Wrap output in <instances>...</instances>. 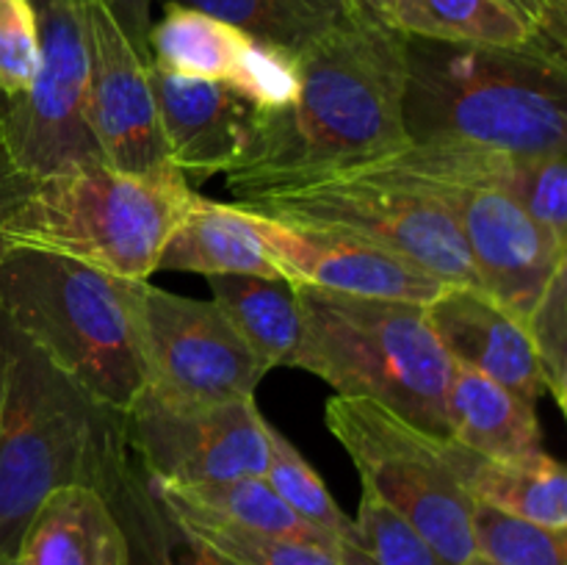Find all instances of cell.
<instances>
[{
    "label": "cell",
    "mask_w": 567,
    "mask_h": 565,
    "mask_svg": "<svg viewBox=\"0 0 567 565\" xmlns=\"http://www.w3.org/2000/svg\"><path fill=\"white\" fill-rule=\"evenodd\" d=\"M17 565H131V554L120 521L97 491L61 487L33 515Z\"/></svg>",
    "instance_id": "obj_17"
},
{
    "label": "cell",
    "mask_w": 567,
    "mask_h": 565,
    "mask_svg": "<svg viewBox=\"0 0 567 565\" xmlns=\"http://www.w3.org/2000/svg\"><path fill=\"white\" fill-rule=\"evenodd\" d=\"M144 391L172 402L252 397L269 374L214 302L142 282Z\"/></svg>",
    "instance_id": "obj_12"
},
{
    "label": "cell",
    "mask_w": 567,
    "mask_h": 565,
    "mask_svg": "<svg viewBox=\"0 0 567 565\" xmlns=\"http://www.w3.org/2000/svg\"><path fill=\"white\" fill-rule=\"evenodd\" d=\"M520 208L567 249V158L565 150L548 155H526L518 161L513 188Z\"/></svg>",
    "instance_id": "obj_31"
},
{
    "label": "cell",
    "mask_w": 567,
    "mask_h": 565,
    "mask_svg": "<svg viewBox=\"0 0 567 565\" xmlns=\"http://www.w3.org/2000/svg\"><path fill=\"white\" fill-rule=\"evenodd\" d=\"M354 526L374 565H449L402 515L371 491L360 493Z\"/></svg>",
    "instance_id": "obj_32"
},
{
    "label": "cell",
    "mask_w": 567,
    "mask_h": 565,
    "mask_svg": "<svg viewBox=\"0 0 567 565\" xmlns=\"http://www.w3.org/2000/svg\"><path fill=\"white\" fill-rule=\"evenodd\" d=\"M424 308L449 358L482 371L532 404L546 393L526 325L482 288L446 286Z\"/></svg>",
    "instance_id": "obj_16"
},
{
    "label": "cell",
    "mask_w": 567,
    "mask_h": 565,
    "mask_svg": "<svg viewBox=\"0 0 567 565\" xmlns=\"http://www.w3.org/2000/svg\"><path fill=\"white\" fill-rule=\"evenodd\" d=\"M131 454L125 415L94 402L0 314V559L61 487L100 496Z\"/></svg>",
    "instance_id": "obj_2"
},
{
    "label": "cell",
    "mask_w": 567,
    "mask_h": 565,
    "mask_svg": "<svg viewBox=\"0 0 567 565\" xmlns=\"http://www.w3.org/2000/svg\"><path fill=\"white\" fill-rule=\"evenodd\" d=\"M471 530L476 554L493 565H567V530H551L476 502Z\"/></svg>",
    "instance_id": "obj_28"
},
{
    "label": "cell",
    "mask_w": 567,
    "mask_h": 565,
    "mask_svg": "<svg viewBox=\"0 0 567 565\" xmlns=\"http://www.w3.org/2000/svg\"><path fill=\"white\" fill-rule=\"evenodd\" d=\"M343 6H347L349 20H352V22L396 28V25H393L391 0H343ZM396 31H399V28H396Z\"/></svg>",
    "instance_id": "obj_36"
},
{
    "label": "cell",
    "mask_w": 567,
    "mask_h": 565,
    "mask_svg": "<svg viewBox=\"0 0 567 565\" xmlns=\"http://www.w3.org/2000/svg\"><path fill=\"white\" fill-rule=\"evenodd\" d=\"M393 25L404 37L449 44H480L504 50H543L563 55L557 44L498 0H391Z\"/></svg>",
    "instance_id": "obj_22"
},
{
    "label": "cell",
    "mask_w": 567,
    "mask_h": 565,
    "mask_svg": "<svg viewBox=\"0 0 567 565\" xmlns=\"http://www.w3.org/2000/svg\"><path fill=\"white\" fill-rule=\"evenodd\" d=\"M446 452L471 502L551 530H567V474L563 463L546 449L524 458L496 460L446 438Z\"/></svg>",
    "instance_id": "obj_18"
},
{
    "label": "cell",
    "mask_w": 567,
    "mask_h": 565,
    "mask_svg": "<svg viewBox=\"0 0 567 565\" xmlns=\"http://www.w3.org/2000/svg\"><path fill=\"white\" fill-rule=\"evenodd\" d=\"M37 70L39 28L31 0H0V97H22Z\"/></svg>",
    "instance_id": "obj_33"
},
{
    "label": "cell",
    "mask_w": 567,
    "mask_h": 565,
    "mask_svg": "<svg viewBox=\"0 0 567 565\" xmlns=\"http://www.w3.org/2000/svg\"><path fill=\"white\" fill-rule=\"evenodd\" d=\"M297 66L291 105L249 109L241 153L225 172L233 203L349 175L410 144L402 31L347 20L299 50Z\"/></svg>",
    "instance_id": "obj_1"
},
{
    "label": "cell",
    "mask_w": 567,
    "mask_h": 565,
    "mask_svg": "<svg viewBox=\"0 0 567 565\" xmlns=\"http://www.w3.org/2000/svg\"><path fill=\"white\" fill-rule=\"evenodd\" d=\"M166 158L186 181L225 175L238 158L249 105L236 89L150 66Z\"/></svg>",
    "instance_id": "obj_15"
},
{
    "label": "cell",
    "mask_w": 567,
    "mask_h": 565,
    "mask_svg": "<svg viewBox=\"0 0 567 565\" xmlns=\"http://www.w3.org/2000/svg\"><path fill=\"white\" fill-rule=\"evenodd\" d=\"M236 205L280 225L360 238L424 266L449 286L480 288L457 219L424 188L369 175H341Z\"/></svg>",
    "instance_id": "obj_8"
},
{
    "label": "cell",
    "mask_w": 567,
    "mask_h": 565,
    "mask_svg": "<svg viewBox=\"0 0 567 565\" xmlns=\"http://www.w3.org/2000/svg\"><path fill=\"white\" fill-rule=\"evenodd\" d=\"M532 347H535L540 380L559 410H565L567 393V264L554 271L546 291L526 316Z\"/></svg>",
    "instance_id": "obj_30"
},
{
    "label": "cell",
    "mask_w": 567,
    "mask_h": 565,
    "mask_svg": "<svg viewBox=\"0 0 567 565\" xmlns=\"http://www.w3.org/2000/svg\"><path fill=\"white\" fill-rule=\"evenodd\" d=\"M197 192L166 164L127 175L105 161L37 177L3 225V244L81 260L122 280L144 282L158 271L172 227Z\"/></svg>",
    "instance_id": "obj_6"
},
{
    "label": "cell",
    "mask_w": 567,
    "mask_h": 565,
    "mask_svg": "<svg viewBox=\"0 0 567 565\" xmlns=\"http://www.w3.org/2000/svg\"><path fill=\"white\" fill-rule=\"evenodd\" d=\"M247 33L214 14L166 0L164 17L150 25L147 48L155 66L183 78L227 83Z\"/></svg>",
    "instance_id": "obj_24"
},
{
    "label": "cell",
    "mask_w": 567,
    "mask_h": 565,
    "mask_svg": "<svg viewBox=\"0 0 567 565\" xmlns=\"http://www.w3.org/2000/svg\"><path fill=\"white\" fill-rule=\"evenodd\" d=\"M31 177L17 166L14 155H11L9 142H6L3 122H0V255L6 253L3 244V225L11 216V210L17 208L22 197H25L28 186H31Z\"/></svg>",
    "instance_id": "obj_35"
},
{
    "label": "cell",
    "mask_w": 567,
    "mask_h": 565,
    "mask_svg": "<svg viewBox=\"0 0 567 565\" xmlns=\"http://www.w3.org/2000/svg\"><path fill=\"white\" fill-rule=\"evenodd\" d=\"M210 302L227 316L266 369L291 366L302 336L297 291L282 277L210 275Z\"/></svg>",
    "instance_id": "obj_23"
},
{
    "label": "cell",
    "mask_w": 567,
    "mask_h": 565,
    "mask_svg": "<svg viewBox=\"0 0 567 565\" xmlns=\"http://www.w3.org/2000/svg\"><path fill=\"white\" fill-rule=\"evenodd\" d=\"M402 114L410 144L559 153L567 150V64L543 50L408 37Z\"/></svg>",
    "instance_id": "obj_3"
},
{
    "label": "cell",
    "mask_w": 567,
    "mask_h": 565,
    "mask_svg": "<svg viewBox=\"0 0 567 565\" xmlns=\"http://www.w3.org/2000/svg\"><path fill=\"white\" fill-rule=\"evenodd\" d=\"M247 214L252 216L275 260L277 275L291 286H316L327 291L354 294V297L396 299L413 305H430L449 286L424 266L360 238L319 230V227L280 225L252 210Z\"/></svg>",
    "instance_id": "obj_14"
},
{
    "label": "cell",
    "mask_w": 567,
    "mask_h": 565,
    "mask_svg": "<svg viewBox=\"0 0 567 565\" xmlns=\"http://www.w3.org/2000/svg\"><path fill=\"white\" fill-rule=\"evenodd\" d=\"M449 438L496 460L543 452L535 404L457 360L449 382Z\"/></svg>",
    "instance_id": "obj_20"
},
{
    "label": "cell",
    "mask_w": 567,
    "mask_h": 565,
    "mask_svg": "<svg viewBox=\"0 0 567 565\" xmlns=\"http://www.w3.org/2000/svg\"><path fill=\"white\" fill-rule=\"evenodd\" d=\"M197 271V275H260L280 277L252 216L236 203L194 197L166 236L158 255V271Z\"/></svg>",
    "instance_id": "obj_19"
},
{
    "label": "cell",
    "mask_w": 567,
    "mask_h": 565,
    "mask_svg": "<svg viewBox=\"0 0 567 565\" xmlns=\"http://www.w3.org/2000/svg\"><path fill=\"white\" fill-rule=\"evenodd\" d=\"M150 3H153V0H150Z\"/></svg>",
    "instance_id": "obj_39"
},
{
    "label": "cell",
    "mask_w": 567,
    "mask_h": 565,
    "mask_svg": "<svg viewBox=\"0 0 567 565\" xmlns=\"http://www.w3.org/2000/svg\"><path fill=\"white\" fill-rule=\"evenodd\" d=\"M227 86L236 89L249 109H286L299 92L297 55L277 44L247 37L227 78Z\"/></svg>",
    "instance_id": "obj_29"
},
{
    "label": "cell",
    "mask_w": 567,
    "mask_h": 565,
    "mask_svg": "<svg viewBox=\"0 0 567 565\" xmlns=\"http://www.w3.org/2000/svg\"><path fill=\"white\" fill-rule=\"evenodd\" d=\"M89 125L103 161L127 175L169 164L150 83V3L86 0Z\"/></svg>",
    "instance_id": "obj_11"
},
{
    "label": "cell",
    "mask_w": 567,
    "mask_h": 565,
    "mask_svg": "<svg viewBox=\"0 0 567 565\" xmlns=\"http://www.w3.org/2000/svg\"><path fill=\"white\" fill-rule=\"evenodd\" d=\"M125 438L158 485L230 482L269 469V421L255 397L172 402L142 391L125 413Z\"/></svg>",
    "instance_id": "obj_10"
},
{
    "label": "cell",
    "mask_w": 567,
    "mask_h": 565,
    "mask_svg": "<svg viewBox=\"0 0 567 565\" xmlns=\"http://www.w3.org/2000/svg\"><path fill=\"white\" fill-rule=\"evenodd\" d=\"M463 565H493V563H491V559L480 557V554H474V557H471V559H465Z\"/></svg>",
    "instance_id": "obj_37"
},
{
    "label": "cell",
    "mask_w": 567,
    "mask_h": 565,
    "mask_svg": "<svg viewBox=\"0 0 567 565\" xmlns=\"http://www.w3.org/2000/svg\"><path fill=\"white\" fill-rule=\"evenodd\" d=\"M293 291L302 314L293 369L316 374L338 397L374 399L430 435L449 438L452 358L424 305L316 286Z\"/></svg>",
    "instance_id": "obj_5"
},
{
    "label": "cell",
    "mask_w": 567,
    "mask_h": 565,
    "mask_svg": "<svg viewBox=\"0 0 567 565\" xmlns=\"http://www.w3.org/2000/svg\"><path fill=\"white\" fill-rule=\"evenodd\" d=\"M498 3L567 48V0H498Z\"/></svg>",
    "instance_id": "obj_34"
},
{
    "label": "cell",
    "mask_w": 567,
    "mask_h": 565,
    "mask_svg": "<svg viewBox=\"0 0 567 565\" xmlns=\"http://www.w3.org/2000/svg\"><path fill=\"white\" fill-rule=\"evenodd\" d=\"M230 22L247 37L297 55L349 20L343 0H172Z\"/></svg>",
    "instance_id": "obj_25"
},
{
    "label": "cell",
    "mask_w": 567,
    "mask_h": 565,
    "mask_svg": "<svg viewBox=\"0 0 567 565\" xmlns=\"http://www.w3.org/2000/svg\"><path fill=\"white\" fill-rule=\"evenodd\" d=\"M324 419L371 491L402 515L449 565L476 554L474 502L449 463L446 438L430 435L385 404L363 397H332Z\"/></svg>",
    "instance_id": "obj_7"
},
{
    "label": "cell",
    "mask_w": 567,
    "mask_h": 565,
    "mask_svg": "<svg viewBox=\"0 0 567 565\" xmlns=\"http://www.w3.org/2000/svg\"><path fill=\"white\" fill-rule=\"evenodd\" d=\"M39 70L22 97H0V122L17 166L31 181L100 164L89 125L86 0H31Z\"/></svg>",
    "instance_id": "obj_9"
},
{
    "label": "cell",
    "mask_w": 567,
    "mask_h": 565,
    "mask_svg": "<svg viewBox=\"0 0 567 565\" xmlns=\"http://www.w3.org/2000/svg\"><path fill=\"white\" fill-rule=\"evenodd\" d=\"M410 186V183H408ZM441 199L463 230L476 280L487 297L526 321L548 280L567 264V249L496 186H415Z\"/></svg>",
    "instance_id": "obj_13"
},
{
    "label": "cell",
    "mask_w": 567,
    "mask_h": 565,
    "mask_svg": "<svg viewBox=\"0 0 567 565\" xmlns=\"http://www.w3.org/2000/svg\"><path fill=\"white\" fill-rule=\"evenodd\" d=\"M155 485V482H153ZM158 496L164 499L166 507L172 510L177 521L192 532L197 541L214 548L219 557H225L233 565H341L336 557H330L321 548L308 546V543L282 541V537H266L258 532H247L236 524L216 518L172 493L161 491L155 485Z\"/></svg>",
    "instance_id": "obj_27"
},
{
    "label": "cell",
    "mask_w": 567,
    "mask_h": 565,
    "mask_svg": "<svg viewBox=\"0 0 567 565\" xmlns=\"http://www.w3.org/2000/svg\"><path fill=\"white\" fill-rule=\"evenodd\" d=\"M0 565H17V557H6V559H0Z\"/></svg>",
    "instance_id": "obj_38"
},
{
    "label": "cell",
    "mask_w": 567,
    "mask_h": 565,
    "mask_svg": "<svg viewBox=\"0 0 567 565\" xmlns=\"http://www.w3.org/2000/svg\"><path fill=\"white\" fill-rule=\"evenodd\" d=\"M266 482L271 491L293 510L302 521L324 532L336 543L347 548H363L358 535V526L347 518L338 502L332 499L330 487L324 485L313 465L302 458L297 446L282 435L280 430L269 424V469H266Z\"/></svg>",
    "instance_id": "obj_26"
},
{
    "label": "cell",
    "mask_w": 567,
    "mask_h": 565,
    "mask_svg": "<svg viewBox=\"0 0 567 565\" xmlns=\"http://www.w3.org/2000/svg\"><path fill=\"white\" fill-rule=\"evenodd\" d=\"M103 499L120 521L131 565H233L172 515L133 452L122 460Z\"/></svg>",
    "instance_id": "obj_21"
},
{
    "label": "cell",
    "mask_w": 567,
    "mask_h": 565,
    "mask_svg": "<svg viewBox=\"0 0 567 565\" xmlns=\"http://www.w3.org/2000/svg\"><path fill=\"white\" fill-rule=\"evenodd\" d=\"M0 314L103 408L125 415L142 397V282L11 247L0 255Z\"/></svg>",
    "instance_id": "obj_4"
}]
</instances>
